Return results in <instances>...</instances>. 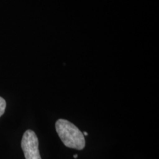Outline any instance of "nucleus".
I'll use <instances>...</instances> for the list:
<instances>
[{
    "label": "nucleus",
    "mask_w": 159,
    "mask_h": 159,
    "mask_svg": "<svg viewBox=\"0 0 159 159\" xmlns=\"http://www.w3.org/2000/svg\"><path fill=\"white\" fill-rule=\"evenodd\" d=\"M55 129L61 140L67 148L78 150L85 148V142L83 133L68 120L58 119L55 123Z\"/></svg>",
    "instance_id": "f257e3e1"
},
{
    "label": "nucleus",
    "mask_w": 159,
    "mask_h": 159,
    "mask_svg": "<svg viewBox=\"0 0 159 159\" xmlns=\"http://www.w3.org/2000/svg\"><path fill=\"white\" fill-rule=\"evenodd\" d=\"M77 156H77V155H75V156H74V158H77Z\"/></svg>",
    "instance_id": "39448f33"
},
{
    "label": "nucleus",
    "mask_w": 159,
    "mask_h": 159,
    "mask_svg": "<svg viewBox=\"0 0 159 159\" xmlns=\"http://www.w3.org/2000/svg\"><path fill=\"white\" fill-rule=\"evenodd\" d=\"M6 108V102L2 97H0V117L4 114Z\"/></svg>",
    "instance_id": "7ed1b4c3"
},
{
    "label": "nucleus",
    "mask_w": 159,
    "mask_h": 159,
    "mask_svg": "<svg viewBox=\"0 0 159 159\" xmlns=\"http://www.w3.org/2000/svg\"><path fill=\"white\" fill-rule=\"evenodd\" d=\"M83 136H88V133L87 132H83Z\"/></svg>",
    "instance_id": "20e7f679"
},
{
    "label": "nucleus",
    "mask_w": 159,
    "mask_h": 159,
    "mask_svg": "<svg viewBox=\"0 0 159 159\" xmlns=\"http://www.w3.org/2000/svg\"><path fill=\"white\" fill-rule=\"evenodd\" d=\"M39 144V139L34 131L26 130L23 135L21 144L25 159H41Z\"/></svg>",
    "instance_id": "f03ea898"
}]
</instances>
